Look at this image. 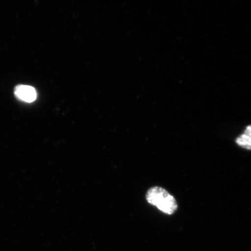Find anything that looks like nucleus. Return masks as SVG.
<instances>
[{
	"instance_id": "obj_1",
	"label": "nucleus",
	"mask_w": 251,
	"mask_h": 251,
	"mask_svg": "<svg viewBox=\"0 0 251 251\" xmlns=\"http://www.w3.org/2000/svg\"><path fill=\"white\" fill-rule=\"evenodd\" d=\"M146 197L147 202L165 214L173 215L178 208L176 200L164 188L155 186L150 188Z\"/></svg>"
},
{
	"instance_id": "obj_2",
	"label": "nucleus",
	"mask_w": 251,
	"mask_h": 251,
	"mask_svg": "<svg viewBox=\"0 0 251 251\" xmlns=\"http://www.w3.org/2000/svg\"><path fill=\"white\" fill-rule=\"evenodd\" d=\"M15 95L19 100L26 102H32L37 98V93L33 87L18 85L15 87Z\"/></svg>"
},
{
	"instance_id": "obj_3",
	"label": "nucleus",
	"mask_w": 251,
	"mask_h": 251,
	"mask_svg": "<svg viewBox=\"0 0 251 251\" xmlns=\"http://www.w3.org/2000/svg\"><path fill=\"white\" fill-rule=\"evenodd\" d=\"M235 143L241 148L251 150V125L248 126L244 133L236 138Z\"/></svg>"
}]
</instances>
